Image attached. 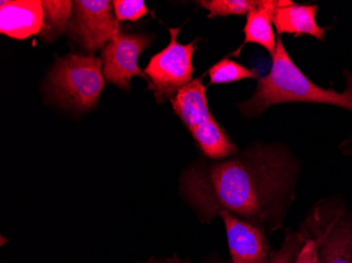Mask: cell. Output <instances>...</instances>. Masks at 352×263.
<instances>
[{"label":"cell","mask_w":352,"mask_h":263,"mask_svg":"<svg viewBox=\"0 0 352 263\" xmlns=\"http://www.w3.org/2000/svg\"><path fill=\"white\" fill-rule=\"evenodd\" d=\"M298 165L278 146H251L230 159L195 162L182 174L181 193L203 222L219 211L271 232L282 227L294 197Z\"/></svg>","instance_id":"cell-1"},{"label":"cell","mask_w":352,"mask_h":263,"mask_svg":"<svg viewBox=\"0 0 352 263\" xmlns=\"http://www.w3.org/2000/svg\"><path fill=\"white\" fill-rule=\"evenodd\" d=\"M344 76L346 88L343 92L314 84L292 60L282 38L278 36L270 72L258 79L252 96L239 104V112L245 117L255 118L270 106L288 102L329 104L352 112V73L345 70Z\"/></svg>","instance_id":"cell-2"},{"label":"cell","mask_w":352,"mask_h":263,"mask_svg":"<svg viewBox=\"0 0 352 263\" xmlns=\"http://www.w3.org/2000/svg\"><path fill=\"white\" fill-rule=\"evenodd\" d=\"M104 88L102 59L94 55L58 57L47 77L49 98L78 112L94 108Z\"/></svg>","instance_id":"cell-3"},{"label":"cell","mask_w":352,"mask_h":263,"mask_svg":"<svg viewBox=\"0 0 352 263\" xmlns=\"http://www.w3.org/2000/svg\"><path fill=\"white\" fill-rule=\"evenodd\" d=\"M171 104L204 156L211 160H219L236 155V144L209 108L203 78L195 79L182 89Z\"/></svg>","instance_id":"cell-4"},{"label":"cell","mask_w":352,"mask_h":263,"mask_svg":"<svg viewBox=\"0 0 352 263\" xmlns=\"http://www.w3.org/2000/svg\"><path fill=\"white\" fill-rule=\"evenodd\" d=\"M300 229L316 242L320 263H352V214L342 201L318 203Z\"/></svg>","instance_id":"cell-5"},{"label":"cell","mask_w":352,"mask_h":263,"mask_svg":"<svg viewBox=\"0 0 352 263\" xmlns=\"http://www.w3.org/2000/svg\"><path fill=\"white\" fill-rule=\"evenodd\" d=\"M181 27H170V43L152 56L146 67L148 89L153 92L157 104L173 100L175 95L192 81L195 73L193 55L199 39L183 45L177 41Z\"/></svg>","instance_id":"cell-6"},{"label":"cell","mask_w":352,"mask_h":263,"mask_svg":"<svg viewBox=\"0 0 352 263\" xmlns=\"http://www.w3.org/2000/svg\"><path fill=\"white\" fill-rule=\"evenodd\" d=\"M69 34L89 53L104 49L120 33V25L108 0H77L73 3Z\"/></svg>","instance_id":"cell-7"},{"label":"cell","mask_w":352,"mask_h":263,"mask_svg":"<svg viewBox=\"0 0 352 263\" xmlns=\"http://www.w3.org/2000/svg\"><path fill=\"white\" fill-rule=\"evenodd\" d=\"M152 37L145 34L122 33L102 50L104 79L122 90H130L132 77L148 81L145 72L138 67V58L151 45Z\"/></svg>","instance_id":"cell-8"},{"label":"cell","mask_w":352,"mask_h":263,"mask_svg":"<svg viewBox=\"0 0 352 263\" xmlns=\"http://www.w3.org/2000/svg\"><path fill=\"white\" fill-rule=\"evenodd\" d=\"M226 227L231 263H265L270 258L266 231L229 211H219Z\"/></svg>","instance_id":"cell-9"},{"label":"cell","mask_w":352,"mask_h":263,"mask_svg":"<svg viewBox=\"0 0 352 263\" xmlns=\"http://www.w3.org/2000/svg\"><path fill=\"white\" fill-rule=\"evenodd\" d=\"M0 32L10 38H29L41 34L43 9L37 0H14L0 3Z\"/></svg>","instance_id":"cell-10"},{"label":"cell","mask_w":352,"mask_h":263,"mask_svg":"<svg viewBox=\"0 0 352 263\" xmlns=\"http://www.w3.org/2000/svg\"><path fill=\"white\" fill-rule=\"evenodd\" d=\"M318 5H298L287 0L285 5L276 8L272 16L278 36L282 34H292L294 37L309 35L318 41H325L328 27L318 25Z\"/></svg>","instance_id":"cell-11"},{"label":"cell","mask_w":352,"mask_h":263,"mask_svg":"<svg viewBox=\"0 0 352 263\" xmlns=\"http://www.w3.org/2000/svg\"><path fill=\"white\" fill-rule=\"evenodd\" d=\"M286 1L287 0H260L258 7L247 14L244 41L235 52L230 54L231 56H239L247 43L261 45L271 57L274 56L278 38L274 33L272 16L276 8L285 5Z\"/></svg>","instance_id":"cell-12"},{"label":"cell","mask_w":352,"mask_h":263,"mask_svg":"<svg viewBox=\"0 0 352 263\" xmlns=\"http://www.w3.org/2000/svg\"><path fill=\"white\" fill-rule=\"evenodd\" d=\"M43 27L39 36L45 43H52L66 31L72 17L73 3L70 0H43Z\"/></svg>","instance_id":"cell-13"},{"label":"cell","mask_w":352,"mask_h":263,"mask_svg":"<svg viewBox=\"0 0 352 263\" xmlns=\"http://www.w3.org/2000/svg\"><path fill=\"white\" fill-rule=\"evenodd\" d=\"M208 74L210 78V84H231L246 79H258V71L246 68L245 65L227 57L212 65L208 71Z\"/></svg>","instance_id":"cell-14"},{"label":"cell","mask_w":352,"mask_h":263,"mask_svg":"<svg viewBox=\"0 0 352 263\" xmlns=\"http://www.w3.org/2000/svg\"><path fill=\"white\" fill-rule=\"evenodd\" d=\"M199 5L209 12L208 17L215 19L219 16H242L256 9L260 0H201Z\"/></svg>","instance_id":"cell-15"},{"label":"cell","mask_w":352,"mask_h":263,"mask_svg":"<svg viewBox=\"0 0 352 263\" xmlns=\"http://www.w3.org/2000/svg\"><path fill=\"white\" fill-rule=\"evenodd\" d=\"M305 240V234L302 232V229L296 232L286 231V236L280 250L271 255L265 263H294Z\"/></svg>","instance_id":"cell-16"},{"label":"cell","mask_w":352,"mask_h":263,"mask_svg":"<svg viewBox=\"0 0 352 263\" xmlns=\"http://www.w3.org/2000/svg\"><path fill=\"white\" fill-rule=\"evenodd\" d=\"M112 5L118 21H138L149 13L142 0H114Z\"/></svg>","instance_id":"cell-17"},{"label":"cell","mask_w":352,"mask_h":263,"mask_svg":"<svg viewBox=\"0 0 352 263\" xmlns=\"http://www.w3.org/2000/svg\"><path fill=\"white\" fill-rule=\"evenodd\" d=\"M304 234H305V233H304ZM305 237V243L302 245V250L298 253L294 263H320V261H318V252H316V242H314V239L306 236V234Z\"/></svg>","instance_id":"cell-18"},{"label":"cell","mask_w":352,"mask_h":263,"mask_svg":"<svg viewBox=\"0 0 352 263\" xmlns=\"http://www.w3.org/2000/svg\"><path fill=\"white\" fill-rule=\"evenodd\" d=\"M146 263H188L187 261L183 260V259L179 258V257L174 255L171 258H163V259H156L151 258L149 261H147Z\"/></svg>","instance_id":"cell-19"},{"label":"cell","mask_w":352,"mask_h":263,"mask_svg":"<svg viewBox=\"0 0 352 263\" xmlns=\"http://www.w3.org/2000/svg\"><path fill=\"white\" fill-rule=\"evenodd\" d=\"M341 148L342 150H343L344 153L351 154L352 155V138L346 140V141L342 144Z\"/></svg>","instance_id":"cell-20"}]
</instances>
